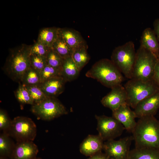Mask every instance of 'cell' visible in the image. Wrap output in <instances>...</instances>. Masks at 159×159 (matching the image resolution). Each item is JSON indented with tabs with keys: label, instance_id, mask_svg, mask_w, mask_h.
Masks as SVG:
<instances>
[{
	"label": "cell",
	"instance_id": "cell-36",
	"mask_svg": "<svg viewBox=\"0 0 159 159\" xmlns=\"http://www.w3.org/2000/svg\"><path fill=\"white\" fill-rule=\"evenodd\" d=\"M0 159H8L6 157L0 156Z\"/></svg>",
	"mask_w": 159,
	"mask_h": 159
},
{
	"label": "cell",
	"instance_id": "cell-35",
	"mask_svg": "<svg viewBox=\"0 0 159 159\" xmlns=\"http://www.w3.org/2000/svg\"><path fill=\"white\" fill-rule=\"evenodd\" d=\"M88 159H110V158L105 153L103 154L100 152L90 156Z\"/></svg>",
	"mask_w": 159,
	"mask_h": 159
},
{
	"label": "cell",
	"instance_id": "cell-31",
	"mask_svg": "<svg viewBox=\"0 0 159 159\" xmlns=\"http://www.w3.org/2000/svg\"><path fill=\"white\" fill-rule=\"evenodd\" d=\"M51 49L41 42L37 41L31 45V55H37L46 57Z\"/></svg>",
	"mask_w": 159,
	"mask_h": 159
},
{
	"label": "cell",
	"instance_id": "cell-25",
	"mask_svg": "<svg viewBox=\"0 0 159 159\" xmlns=\"http://www.w3.org/2000/svg\"><path fill=\"white\" fill-rule=\"evenodd\" d=\"M21 82L25 86L39 85L41 83L40 72L30 67L24 74Z\"/></svg>",
	"mask_w": 159,
	"mask_h": 159
},
{
	"label": "cell",
	"instance_id": "cell-26",
	"mask_svg": "<svg viewBox=\"0 0 159 159\" xmlns=\"http://www.w3.org/2000/svg\"><path fill=\"white\" fill-rule=\"evenodd\" d=\"M15 96L17 100L23 104L34 105L33 102L25 86L20 83L15 91Z\"/></svg>",
	"mask_w": 159,
	"mask_h": 159
},
{
	"label": "cell",
	"instance_id": "cell-12",
	"mask_svg": "<svg viewBox=\"0 0 159 159\" xmlns=\"http://www.w3.org/2000/svg\"><path fill=\"white\" fill-rule=\"evenodd\" d=\"M159 108V91L139 103L134 111L136 117L154 116Z\"/></svg>",
	"mask_w": 159,
	"mask_h": 159
},
{
	"label": "cell",
	"instance_id": "cell-19",
	"mask_svg": "<svg viewBox=\"0 0 159 159\" xmlns=\"http://www.w3.org/2000/svg\"><path fill=\"white\" fill-rule=\"evenodd\" d=\"M80 71L72 56L64 59L61 69V76L66 82L76 79L79 76Z\"/></svg>",
	"mask_w": 159,
	"mask_h": 159
},
{
	"label": "cell",
	"instance_id": "cell-27",
	"mask_svg": "<svg viewBox=\"0 0 159 159\" xmlns=\"http://www.w3.org/2000/svg\"><path fill=\"white\" fill-rule=\"evenodd\" d=\"M34 104L40 102L49 97L44 93L38 85L25 86Z\"/></svg>",
	"mask_w": 159,
	"mask_h": 159
},
{
	"label": "cell",
	"instance_id": "cell-32",
	"mask_svg": "<svg viewBox=\"0 0 159 159\" xmlns=\"http://www.w3.org/2000/svg\"><path fill=\"white\" fill-rule=\"evenodd\" d=\"M11 120L6 112L2 109L0 110V130L3 132L8 134L11 127Z\"/></svg>",
	"mask_w": 159,
	"mask_h": 159
},
{
	"label": "cell",
	"instance_id": "cell-8",
	"mask_svg": "<svg viewBox=\"0 0 159 159\" xmlns=\"http://www.w3.org/2000/svg\"><path fill=\"white\" fill-rule=\"evenodd\" d=\"M9 134L14 138L17 142L33 141L37 134V127L30 118L18 116L11 121Z\"/></svg>",
	"mask_w": 159,
	"mask_h": 159
},
{
	"label": "cell",
	"instance_id": "cell-33",
	"mask_svg": "<svg viewBox=\"0 0 159 159\" xmlns=\"http://www.w3.org/2000/svg\"><path fill=\"white\" fill-rule=\"evenodd\" d=\"M153 80L159 86V57L155 67Z\"/></svg>",
	"mask_w": 159,
	"mask_h": 159
},
{
	"label": "cell",
	"instance_id": "cell-34",
	"mask_svg": "<svg viewBox=\"0 0 159 159\" xmlns=\"http://www.w3.org/2000/svg\"><path fill=\"white\" fill-rule=\"evenodd\" d=\"M153 31L159 42V18L156 19L153 23Z\"/></svg>",
	"mask_w": 159,
	"mask_h": 159
},
{
	"label": "cell",
	"instance_id": "cell-5",
	"mask_svg": "<svg viewBox=\"0 0 159 159\" xmlns=\"http://www.w3.org/2000/svg\"><path fill=\"white\" fill-rule=\"evenodd\" d=\"M157 60L153 54L140 46L136 52L132 78L144 81L153 80Z\"/></svg>",
	"mask_w": 159,
	"mask_h": 159
},
{
	"label": "cell",
	"instance_id": "cell-9",
	"mask_svg": "<svg viewBox=\"0 0 159 159\" xmlns=\"http://www.w3.org/2000/svg\"><path fill=\"white\" fill-rule=\"evenodd\" d=\"M95 118L99 135L103 141L113 140L120 136L125 129L123 126L112 117L95 115Z\"/></svg>",
	"mask_w": 159,
	"mask_h": 159
},
{
	"label": "cell",
	"instance_id": "cell-16",
	"mask_svg": "<svg viewBox=\"0 0 159 159\" xmlns=\"http://www.w3.org/2000/svg\"><path fill=\"white\" fill-rule=\"evenodd\" d=\"M65 82L62 77L58 76L41 83L39 86L47 96L56 97L63 92Z\"/></svg>",
	"mask_w": 159,
	"mask_h": 159
},
{
	"label": "cell",
	"instance_id": "cell-10",
	"mask_svg": "<svg viewBox=\"0 0 159 159\" xmlns=\"http://www.w3.org/2000/svg\"><path fill=\"white\" fill-rule=\"evenodd\" d=\"M132 136H127L118 140L107 141L104 144L103 149L105 154L112 159H128Z\"/></svg>",
	"mask_w": 159,
	"mask_h": 159
},
{
	"label": "cell",
	"instance_id": "cell-22",
	"mask_svg": "<svg viewBox=\"0 0 159 159\" xmlns=\"http://www.w3.org/2000/svg\"><path fill=\"white\" fill-rule=\"evenodd\" d=\"M87 46L83 47L73 51L72 57L76 66L80 71L88 63L90 56L87 52Z\"/></svg>",
	"mask_w": 159,
	"mask_h": 159
},
{
	"label": "cell",
	"instance_id": "cell-24",
	"mask_svg": "<svg viewBox=\"0 0 159 159\" xmlns=\"http://www.w3.org/2000/svg\"><path fill=\"white\" fill-rule=\"evenodd\" d=\"M52 49L64 59L72 56L74 51L59 33L58 38L52 44Z\"/></svg>",
	"mask_w": 159,
	"mask_h": 159
},
{
	"label": "cell",
	"instance_id": "cell-20",
	"mask_svg": "<svg viewBox=\"0 0 159 159\" xmlns=\"http://www.w3.org/2000/svg\"><path fill=\"white\" fill-rule=\"evenodd\" d=\"M128 159H159V149L135 148L130 151Z\"/></svg>",
	"mask_w": 159,
	"mask_h": 159
},
{
	"label": "cell",
	"instance_id": "cell-11",
	"mask_svg": "<svg viewBox=\"0 0 159 159\" xmlns=\"http://www.w3.org/2000/svg\"><path fill=\"white\" fill-rule=\"evenodd\" d=\"M127 94L124 86L120 85L112 88L110 92L104 97L101 101L105 107L112 111L120 106L126 104Z\"/></svg>",
	"mask_w": 159,
	"mask_h": 159
},
{
	"label": "cell",
	"instance_id": "cell-14",
	"mask_svg": "<svg viewBox=\"0 0 159 159\" xmlns=\"http://www.w3.org/2000/svg\"><path fill=\"white\" fill-rule=\"evenodd\" d=\"M38 148L32 141L17 142L12 152L11 159H34L38 152Z\"/></svg>",
	"mask_w": 159,
	"mask_h": 159
},
{
	"label": "cell",
	"instance_id": "cell-37",
	"mask_svg": "<svg viewBox=\"0 0 159 159\" xmlns=\"http://www.w3.org/2000/svg\"><path fill=\"white\" fill-rule=\"evenodd\" d=\"M34 159H41L39 158H36Z\"/></svg>",
	"mask_w": 159,
	"mask_h": 159
},
{
	"label": "cell",
	"instance_id": "cell-15",
	"mask_svg": "<svg viewBox=\"0 0 159 159\" xmlns=\"http://www.w3.org/2000/svg\"><path fill=\"white\" fill-rule=\"evenodd\" d=\"M103 140L98 135H89L80 146L81 153L86 156H92L101 151L103 148Z\"/></svg>",
	"mask_w": 159,
	"mask_h": 159
},
{
	"label": "cell",
	"instance_id": "cell-3",
	"mask_svg": "<svg viewBox=\"0 0 159 159\" xmlns=\"http://www.w3.org/2000/svg\"><path fill=\"white\" fill-rule=\"evenodd\" d=\"M85 75L111 89L121 85L124 79L119 69L111 60L107 59H102L95 63Z\"/></svg>",
	"mask_w": 159,
	"mask_h": 159
},
{
	"label": "cell",
	"instance_id": "cell-4",
	"mask_svg": "<svg viewBox=\"0 0 159 159\" xmlns=\"http://www.w3.org/2000/svg\"><path fill=\"white\" fill-rule=\"evenodd\" d=\"M124 87L127 94L126 104L134 109L140 102L159 91V86L153 80L144 81L132 78Z\"/></svg>",
	"mask_w": 159,
	"mask_h": 159
},
{
	"label": "cell",
	"instance_id": "cell-13",
	"mask_svg": "<svg viewBox=\"0 0 159 159\" xmlns=\"http://www.w3.org/2000/svg\"><path fill=\"white\" fill-rule=\"evenodd\" d=\"M127 104L122 105L112 111V115L123 126L125 130L132 132L136 124V117L134 111Z\"/></svg>",
	"mask_w": 159,
	"mask_h": 159
},
{
	"label": "cell",
	"instance_id": "cell-6",
	"mask_svg": "<svg viewBox=\"0 0 159 159\" xmlns=\"http://www.w3.org/2000/svg\"><path fill=\"white\" fill-rule=\"evenodd\" d=\"M136 52L131 41L116 47L111 56V61L127 78L132 79Z\"/></svg>",
	"mask_w": 159,
	"mask_h": 159
},
{
	"label": "cell",
	"instance_id": "cell-30",
	"mask_svg": "<svg viewBox=\"0 0 159 159\" xmlns=\"http://www.w3.org/2000/svg\"><path fill=\"white\" fill-rule=\"evenodd\" d=\"M30 64L31 67L40 72L47 64L46 57L31 55Z\"/></svg>",
	"mask_w": 159,
	"mask_h": 159
},
{
	"label": "cell",
	"instance_id": "cell-17",
	"mask_svg": "<svg viewBox=\"0 0 159 159\" xmlns=\"http://www.w3.org/2000/svg\"><path fill=\"white\" fill-rule=\"evenodd\" d=\"M59 35L73 51L87 46L85 41L78 31L70 28H59Z\"/></svg>",
	"mask_w": 159,
	"mask_h": 159
},
{
	"label": "cell",
	"instance_id": "cell-23",
	"mask_svg": "<svg viewBox=\"0 0 159 159\" xmlns=\"http://www.w3.org/2000/svg\"><path fill=\"white\" fill-rule=\"evenodd\" d=\"M7 133L3 132L0 135V156L11 158L15 145Z\"/></svg>",
	"mask_w": 159,
	"mask_h": 159
},
{
	"label": "cell",
	"instance_id": "cell-18",
	"mask_svg": "<svg viewBox=\"0 0 159 159\" xmlns=\"http://www.w3.org/2000/svg\"><path fill=\"white\" fill-rule=\"evenodd\" d=\"M140 46L146 49L158 59L159 57V43L156 36L151 28L148 27L143 32Z\"/></svg>",
	"mask_w": 159,
	"mask_h": 159
},
{
	"label": "cell",
	"instance_id": "cell-1",
	"mask_svg": "<svg viewBox=\"0 0 159 159\" xmlns=\"http://www.w3.org/2000/svg\"><path fill=\"white\" fill-rule=\"evenodd\" d=\"M139 118L132 132L135 148L159 149V120L154 116Z\"/></svg>",
	"mask_w": 159,
	"mask_h": 159
},
{
	"label": "cell",
	"instance_id": "cell-7",
	"mask_svg": "<svg viewBox=\"0 0 159 159\" xmlns=\"http://www.w3.org/2000/svg\"><path fill=\"white\" fill-rule=\"evenodd\" d=\"M32 112L39 118L50 120L68 112L63 105L55 97H49L32 105Z\"/></svg>",
	"mask_w": 159,
	"mask_h": 159
},
{
	"label": "cell",
	"instance_id": "cell-29",
	"mask_svg": "<svg viewBox=\"0 0 159 159\" xmlns=\"http://www.w3.org/2000/svg\"><path fill=\"white\" fill-rule=\"evenodd\" d=\"M41 83L52 78L61 76V70L47 64L40 72Z\"/></svg>",
	"mask_w": 159,
	"mask_h": 159
},
{
	"label": "cell",
	"instance_id": "cell-28",
	"mask_svg": "<svg viewBox=\"0 0 159 159\" xmlns=\"http://www.w3.org/2000/svg\"><path fill=\"white\" fill-rule=\"evenodd\" d=\"M46 58L47 65L61 70L64 59L57 53L51 49L47 54Z\"/></svg>",
	"mask_w": 159,
	"mask_h": 159
},
{
	"label": "cell",
	"instance_id": "cell-21",
	"mask_svg": "<svg viewBox=\"0 0 159 159\" xmlns=\"http://www.w3.org/2000/svg\"><path fill=\"white\" fill-rule=\"evenodd\" d=\"M59 28L51 27L41 29L39 34L37 41L52 49L53 44L59 36Z\"/></svg>",
	"mask_w": 159,
	"mask_h": 159
},
{
	"label": "cell",
	"instance_id": "cell-2",
	"mask_svg": "<svg viewBox=\"0 0 159 159\" xmlns=\"http://www.w3.org/2000/svg\"><path fill=\"white\" fill-rule=\"evenodd\" d=\"M31 46L22 44L10 52L4 66V70L15 82L20 83L24 74L31 67Z\"/></svg>",
	"mask_w": 159,
	"mask_h": 159
}]
</instances>
